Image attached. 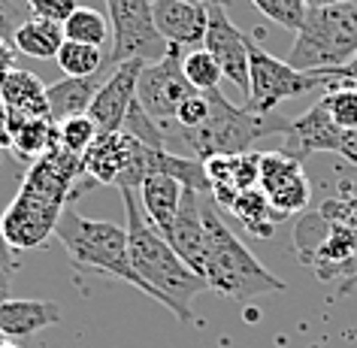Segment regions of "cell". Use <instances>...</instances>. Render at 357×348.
Masks as SVG:
<instances>
[{"mask_svg": "<svg viewBox=\"0 0 357 348\" xmlns=\"http://www.w3.org/2000/svg\"><path fill=\"white\" fill-rule=\"evenodd\" d=\"M85 176L82 155L52 146L40 160H33L24 173V182L15 200L3 212V236L13 252L37 248L55 236L61 212L76 197V179Z\"/></svg>", "mask_w": 357, "mask_h": 348, "instance_id": "1", "label": "cell"}, {"mask_svg": "<svg viewBox=\"0 0 357 348\" xmlns=\"http://www.w3.org/2000/svg\"><path fill=\"white\" fill-rule=\"evenodd\" d=\"M119 191L124 200V230H128L133 270L155 291V303L169 309L182 324H188V321H194V309H191L194 297L209 291L206 279L194 273L173 252V245L151 227V221L142 215L137 191H130V188H119Z\"/></svg>", "mask_w": 357, "mask_h": 348, "instance_id": "2", "label": "cell"}, {"mask_svg": "<svg viewBox=\"0 0 357 348\" xmlns=\"http://www.w3.org/2000/svg\"><path fill=\"white\" fill-rule=\"evenodd\" d=\"M203 227H206V279L209 291H218L236 303H248L261 294L284 291L279 275L270 273L257 257L243 245V239L230 234L225 218L218 215V206L212 197H203Z\"/></svg>", "mask_w": 357, "mask_h": 348, "instance_id": "3", "label": "cell"}, {"mask_svg": "<svg viewBox=\"0 0 357 348\" xmlns=\"http://www.w3.org/2000/svg\"><path fill=\"white\" fill-rule=\"evenodd\" d=\"M291 119H282L279 112H248L245 106L230 103L225 94L209 91V115L197 128L178 133V155L197 160H209L218 155H243L261 137L288 133Z\"/></svg>", "mask_w": 357, "mask_h": 348, "instance_id": "4", "label": "cell"}, {"mask_svg": "<svg viewBox=\"0 0 357 348\" xmlns=\"http://www.w3.org/2000/svg\"><path fill=\"white\" fill-rule=\"evenodd\" d=\"M55 236L61 239V245L67 248L70 264L88 273H100L112 275L119 282L133 285L137 291H142L146 297L155 300V291L139 279V273L130 264V248H128V230L115 221H97L85 218L82 212H76L73 206H67L58 218Z\"/></svg>", "mask_w": 357, "mask_h": 348, "instance_id": "5", "label": "cell"}, {"mask_svg": "<svg viewBox=\"0 0 357 348\" xmlns=\"http://www.w3.org/2000/svg\"><path fill=\"white\" fill-rule=\"evenodd\" d=\"M357 55V3L315 6L297 28L288 64L303 73L333 70Z\"/></svg>", "mask_w": 357, "mask_h": 348, "instance_id": "6", "label": "cell"}, {"mask_svg": "<svg viewBox=\"0 0 357 348\" xmlns=\"http://www.w3.org/2000/svg\"><path fill=\"white\" fill-rule=\"evenodd\" d=\"M342 82L333 70H315V73H303L294 70L288 61H279L261 46V33H248V94H245V109L248 112H275L279 103L303 97L309 91L324 94L330 85Z\"/></svg>", "mask_w": 357, "mask_h": 348, "instance_id": "7", "label": "cell"}, {"mask_svg": "<svg viewBox=\"0 0 357 348\" xmlns=\"http://www.w3.org/2000/svg\"><path fill=\"white\" fill-rule=\"evenodd\" d=\"M155 0H106L109 19V46H106V70H115L124 61L155 64L169 52V43L155 28Z\"/></svg>", "mask_w": 357, "mask_h": 348, "instance_id": "8", "label": "cell"}, {"mask_svg": "<svg viewBox=\"0 0 357 348\" xmlns=\"http://www.w3.org/2000/svg\"><path fill=\"white\" fill-rule=\"evenodd\" d=\"M182 55H185V49L169 46V52L160 61L142 67L139 85H137V103L158 121V128L164 130L169 151L176 146V130H178L176 128V109H178V103L197 91V88L185 79Z\"/></svg>", "mask_w": 357, "mask_h": 348, "instance_id": "9", "label": "cell"}, {"mask_svg": "<svg viewBox=\"0 0 357 348\" xmlns=\"http://www.w3.org/2000/svg\"><path fill=\"white\" fill-rule=\"evenodd\" d=\"M257 188L266 194L270 206L284 218L303 212L312 203V179L303 169V160L288 155L284 149L261 151V179Z\"/></svg>", "mask_w": 357, "mask_h": 348, "instance_id": "10", "label": "cell"}, {"mask_svg": "<svg viewBox=\"0 0 357 348\" xmlns=\"http://www.w3.org/2000/svg\"><path fill=\"white\" fill-rule=\"evenodd\" d=\"M209 24L206 37H203V49L218 61L221 73L234 88L248 94V33H243L227 15V6L206 3Z\"/></svg>", "mask_w": 357, "mask_h": 348, "instance_id": "11", "label": "cell"}, {"mask_svg": "<svg viewBox=\"0 0 357 348\" xmlns=\"http://www.w3.org/2000/svg\"><path fill=\"white\" fill-rule=\"evenodd\" d=\"M142 61H124L115 70H109V76L103 79L100 91H97L88 119L97 124L100 133H115L124 128L130 106L137 103V85H139V73H142Z\"/></svg>", "mask_w": 357, "mask_h": 348, "instance_id": "12", "label": "cell"}, {"mask_svg": "<svg viewBox=\"0 0 357 348\" xmlns=\"http://www.w3.org/2000/svg\"><path fill=\"white\" fill-rule=\"evenodd\" d=\"M342 137H345V130L330 119V112L318 100L300 119H291V128L284 133V139H288L284 151L300 160H306L309 155H327V151L330 155H339Z\"/></svg>", "mask_w": 357, "mask_h": 348, "instance_id": "13", "label": "cell"}, {"mask_svg": "<svg viewBox=\"0 0 357 348\" xmlns=\"http://www.w3.org/2000/svg\"><path fill=\"white\" fill-rule=\"evenodd\" d=\"M155 13V28L160 31L169 46L178 49H200L206 37L209 10L206 3H185V0H155L151 3Z\"/></svg>", "mask_w": 357, "mask_h": 348, "instance_id": "14", "label": "cell"}, {"mask_svg": "<svg viewBox=\"0 0 357 348\" xmlns=\"http://www.w3.org/2000/svg\"><path fill=\"white\" fill-rule=\"evenodd\" d=\"M212 182V194L218 209H225L234 203L243 191L257 188V179H261V155L257 151H243V155H218L203 160Z\"/></svg>", "mask_w": 357, "mask_h": 348, "instance_id": "15", "label": "cell"}, {"mask_svg": "<svg viewBox=\"0 0 357 348\" xmlns=\"http://www.w3.org/2000/svg\"><path fill=\"white\" fill-rule=\"evenodd\" d=\"M173 252L182 257L197 275L206 270V227H203V194L185 188L182 206L176 212V221L164 236Z\"/></svg>", "mask_w": 357, "mask_h": 348, "instance_id": "16", "label": "cell"}, {"mask_svg": "<svg viewBox=\"0 0 357 348\" xmlns=\"http://www.w3.org/2000/svg\"><path fill=\"white\" fill-rule=\"evenodd\" d=\"M133 146H137V139H133L130 133H124V130L97 133V139L88 146V151L82 155L85 176L94 185H119L124 169L130 167Z\"/></svg>", "mask_w": 357, "mask_h": 348, "instance_id": "17", "label": "cell"}, {"mask_svg": "<svg viewBox=\"0 0 357 348\" xmlns=\"http://www.w3.org/2000/svg\"><path fill=\"white\" fill-rule=\"evenodd\" d=\"M139 194V206H142V215L151 221V227L158 230L160 236L169 234L176 221V212L182 206V194H185V185L176 182L173 176H164V173H151L142 179V185L137 188Z\"/></svg>", "mask_w": 357, "mask_h": 348, "instance_id": "18", "label": "cell"}, {"mask_svg": "<svg viewBox=\"0 0 357 348\" xmlns=\"http://www.w3.org/2000/svg\"><path fill=\"white\" fill-rule=\"evenodd\" d=\"M106 73H94V76H64L61 82H52L46 88L49 97V119L61 124L73 115H88L97 91H100Z\"/></svg>", "mask_w": 357, "mask_h": 348, "instance_id": "19", "label": "cell"}, {"mask_svg": "<svg viewBox=\"0 0 357 348\" xmlns=\"http://www.w3.org/2000/svg\"><path fill=\"white\" fill-rule=\"evenodd\" d=\"M61 321V306L52 300H3L0 303V330L6 339L33 336Z\"/></svg>", "mask_w": 357, "mask_h": 348, "instance_id": "20", "label": "cell"}, {"mask_svg": "<svg viewBox=\"0 0 357 348\" xmlns=\"http://www.w3.org/2000/svg\"><path fill=\"white\" fill-rule=\"evenodd\" d=\"M46 88L31 70L15 67L10 76L0 82V100L10 106L13 112H22L28 119H49V97Z\"/></svg>", "mask_w": 357, "mask_h": 348, "instance_id": "21", "label": "cell"}, {"mask_svg": "<svg viewBox=\"0 0 357 348\" xmlns=\"http://www.w3.org/2000/svg\"><path fill=\"white\" fill-rule=\"evenodd\" d=\"M13 46L19 55L24 58H37V61H49L58 58L61 46H64V28L43 19H24L13 33Z\"/></svg>", "mask_w": 357, "mask_h": 348, "instance_id": "22", "label": "cell"}, {"mask_svg": "<svg viewBox=\"0 0 357 348\" xmlns=\"http://www.w3.org/2000/svg\"><path fill=\"white\" fill-rule=\"evenodd\" d=\"M227 212L248 230V234L257 236V239H270L273 230H275V225H279V221H284L282 212H275V209L270 206V200H266V194H264L261 188L243 191V194H239V197L227 206Z\"/></svg>", "mask_w": 357, "mask_h": 348, "instance_id": "23", "label": "cell"}, {"mask_svg": "<svg viewBox=\"0 0 357 348\" xmlns=\"http://www.w3.org/2000/svg\"><path fill=\"white\" fill-rule=\"evenodd\" d=\"M52 146H58V124L52 119H28L22 115L19 128L13 133V155L22 160V164H33L40 160Z\"/></svg>", "mask_w": 357, "mask_h": 348, "instance_id": "24", "label": "cell"}, {"mask_svg": "<svg viewBox=\"0 0 357 348\" xmlns=\"http://www.w3.org/2000/svg\"><path fill=\"white\" fill-rule=\"evenodd\" d=\"M58 67L64 70V76H94L106 73V52L100 46H88V43H73L64 40V46L58 52Z\"/></svg>", "mask_w": 357, "mask_h": 348, "instance_id": "25", "label": "cell"}, {"mask_svg": "<svg viewBox=\"0 0 357 348\" xmlns=\"http://www.w3.org/2000/svg\"><path fill=\"white\" fill-rule=\"evenodd\" d=\"M64 40L88 43V46H109V19L91 6H76V13L64 22Z\"/></svg>", "mask_w": 357, "mask_h": 348, "instance_id": "26", "label": "cell"}, {"mask_svg": "<svg viewBox=\"0 0 357 348\" xmlns=\"http://www.w3.org/2000/svg\"><path fill=\"white\" fill-rule=\"evenodd\" d=\"M321 106L330 112L342 130H357V82H342L330 85L324 94H321Z\"/></svg>", "mask_w": 357, "mask_h": 348, "instance_id": "27", "label": "cell"}, {"mask_svg": "<svg viewBox=\"0 0 357 348\" xmlns=\"http://www.w3.org/2000/svg\"><path fill=\"white\" fill-rule=\"evenodd\" d=\"M182 70H185V79H188L197 91H215V88L221 85V79H225L218 61L212 58L203 46L185 52L182 55Z\"/></svg>", "mask_w": 357, "mask_h": 348, "instance_id": "28", "label": "cell"}, {"mask_svg": "<svg viewBox=\"0 0 357 348\" xmlns=\"http://www.w3.org/2000/svg\"><path fill=\"white\" fill-rule=\"evenodd\" d=\"M97 124L88 115H73V119L58 124V146L73 151V155H85L88 146L97 139Z\"/></svg>", "mask_w": 357, "mask_h": 348, "instance_id": "29", "label": "cell"}, {"mask_svg": "<svg viewBox=\"0 0 357 348\" xmlns=\"http://www.w3.org/2000/svg\"><path fill=\"white\" fill-rule=\"evenodd\" d=\"M124 133H130L133 139H139L142 146H151V149H167V137H164V130L158 128V121L151 119V115L142 109L139 103H133L130 106V112H128V119H124ZM169 151V149H167Z\"/></svg>", "mask_w": 357, "mask_h": 348, "instance_id": "30", "label": "cell"}, {"mask_svg": "<svg viewBox=\"0 0 357 348\" xmlns=\"http://www.w3.org/2000/svg\"><path fill=\"white\" fill-rule=\"evenodd\" d=\"M252 3L261 10L266 19L282 24L284 31H294L297 33V28L303 24V19H306V0H252Z\"/></svg>", "mask_w": 357, "mask_h": 348, "instance_id": "31", "label": "cell"}, {"mask_svg": "<svg viewBox=\"0 0 357 348\" xmlns=\"http://www.w3.org/2000/svg\"><path fill=\"white\" fill-rule=\"evenodd\" d=\"M24 3H28V10H31L33 19L61 24V28H64V22L76 13V6H79L76 0H24Z\"/></svg>", "mask_w": 357, "mask_h": 348, "instance_id": "32", "label": "cell"}, {"mask_svg": "<svg viewBox=\"0 0 357 348\" xmlns=\"http://www.w3.org/2000/svg\"><path fill=\"white\" fill-rule=\"evenodd\" d=\"M22 22L24 19L19 15V10H15L13 0H0V37L13 43V33H15V28H19Z\"/></svg>", "mask_w": 357, "mask_h": 348, "instance_id": "33", "label": "cell"}, {"mask_svg": "<svg viewBox=\"0 0 357 348\" xmlns=\"http://www.w3.org/2000/svg\"><path fill=\"white\" fill-rule=\"evenodd\" d=\"M15 270H19V257H15V252L10 248V243H6V236H3V215H0V275L10 282ZM10 285H13V282H10Z\"/></svg>", "mask_w": 357, "mask_h": 348, "instance_id": "34", "label": "cell"}, {"mask_svg": "<svg viewBox=\"0 0 357 348\" xmlns=\"http://www.w3.org/2000/svg\"><path fill=\"white\" fill-rule=\"evenodd\" d=\"M15 55H19V52H15L13 43L0 37V82L15 70Z\"/></svg>", "mask_w": 357, "mask_h": 348, "instance_id": "35", "label": "cell"}, {"mask_svg": "<svg viewBox=\"0 0 357 348\" xmlns=\"http://www.w3.org/2000/svg\"><path fill=\"white\" fill-rule=\"evenodd\" d=\"M339 155L345 158V164H348V167H357V130H345Z\"/></svg>", "mask_w": 357, "mask_h": 348, "instance_id": "36", "label": "cell"}, {"mask_svg": "<svg viewBox=\"0 0 357 348\" xmlns=\"http://www.w3.org/2000/svg\"><path fill=\"white\" fill-rule=\"evenodd\" d=\"M336 76H339V79H348V82H357V55L348 61V64L336 67Z\"/></svg>", "mask_w": 357, "mask_h": 348, "instance_id": "37", "label": "cell"}, {"mask_svg": "<svg viewBox=\"0 0 357 348\" xmlns=\"http://www.w3.org/2000/svg\"><path fill=\"white\" fill-rule=\"evenodd\" d=\"M336 3H354V0H306L309 10H315V6H336Z\"/></svg>", "mask_w": 357, "mask_h": 348, "instance_id": "38", "label": "cell"}, {"mask_svg": "<svg viewBox=\"0 0 357 348\" xmlns=\"http://www.w3.org/2000/svg\"><path fill=\"white\" fill-rule=\"evenodd\" d=\"M3 300H10V282L0 275V303H3Z\"/></svg>", "mask_w": 357, "mask_h": 348, "instance_id": "39", "label": "cell"}, {"mask_svg": "<svg viewBox=\"0 0 357 348\" xmlns=\"http://www.w3.org/2000/svg\"><path fill=\"white\" fill-rule=\"evenodd\" d=\"M6 342H10V339L3 336V330H0V348H6Z\"/></svg>", "mask_w": 357, "mask_h": 348, "instance_id": "40", "label": "cell"}, {"mask_svg": "<svg viewBox=\"0 0 357 348\" xmlns=\"http://www.w3.org/2000/svg\"><path fill=\"white\" fill-rule=\"evenodd\" d=\"M3 155H6V149H3V146H0V160H3Z\"/></svg>", "mask_w": 357, "mask_h": 348, "instance_id": "41", "label": "cell"}, {"mask_svg": "<svg viewBox=\"0 0 357 348\" xmlns=\"http://www.w3.org/2000/svg\"><path fill=\"white\" fill-rule=\"evenodd\" d=\"M185 3H203V0H185Z\"/></svg>", "mask_w": 357, "mask_h": 348, "instance_id": "42", "label": "cell"}, {"mask_svg": "<svg viewBox=\"0 0 357 348\" xmlns=\"http://www.w3.org/2000/svg\"><path fill=\"white\" fill-rule=\"evenodd\" d=\"M6 348H15V345H13V342H6Z\"/></svg>", "mask_w": 357, "mask_h": 348, "instance_id": "43", "label": "cell"}]
</instances>
